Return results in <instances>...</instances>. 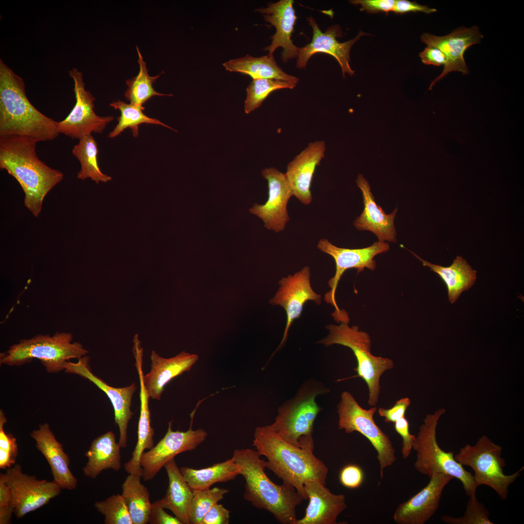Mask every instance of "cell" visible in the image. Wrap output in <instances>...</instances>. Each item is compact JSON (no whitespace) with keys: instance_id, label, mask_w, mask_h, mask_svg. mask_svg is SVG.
<instances>
[{"instance_id":"1","label":"cell","mask_w":524,"mask_h":524,"mask_svg":"<svg viewBox=\"0 0 524 524\" xmlns=\"http://www.w3.org/2000/svg\"><path fill=\"white\" fill-rule=\"evenodd\" d=\"M253 445L267 458L266 468L272 471L283 483L293 487L304 498L305 483L311 480L326 485L328 469L313 454L314 441L302 447L283 440L268 426H258L254 433Z\"/></svg>"},{"instance_id":"2","label":"cell","mask_w":524,"mask_h":524,"mask_svg":"<svg viewBox=\"0 0 524 524\" xmlns=\"http://www.w3.org/2000/svg\"><path fill=\"white\" fill-rule=\"evenodd\" d=\"M37 142L18 136L0 137V167L19 183L25 194L24 205L38 217L43 200L64 178L38 157Z\"/></svg>"},{"instance_id":"3","label":"cell","mask_w":524,"mask_h":524,"mask_svg":"<svg viewBox=\"0 0 524 524\" xmlns=\"http://www.w3.org/2000/svg\"><path fill=\"white\" fill-rule=\"evenodd\" d=\"M59 134L57 122L36 109L27 97L23 79L0 60V137L18 136L37 142Z\"/></svg>"},{"instance_id":"4","label":"cell","mask_w":524,"mask_h":524,"mask_svg":"<svg viewBox=\"0 0 524 524\" xmlns=\"http://www.w3.org/2000/svg\"><path fill=\"white\" fill-rule=\"evenodd\" d=\"M257 450L236 449L232 458L245 480L244 497L255 508L271 513L282 524H296V508L305 500L292 486L277 485L267 475L266 461Z\"/></svg>"},{"instance_id":"5","label":"cell","mask_w":524,"mask_h":524,"mask_svg":"<svg viewBox=\"0 0 524 524\" xmlns=\"http://www.w3.org/2000/svg\"><path fill=\"white\" fill-rule=\"evenodd\" d=\"M327 390L318 381L306 382L294 397L278 408L274 422L267 426L285 442L302 447L305 442L313 440L314 423L322 410L316 398Z\"/></svg>"},{"instance_id":"6","label":"cell","mask_w":524,"mask_h":524,"mask_svg":"<svg viewBox=\"0 0 524 524\" xmlns=\"http://www.w3.org/2000/svg\"><path fill=\"white\" fill-rule=\"evenodd\" d=\"M342 322L339 325L331 324L326 327L328 335L318 342L325 346L340 344L349 348L357 362L354 370L357 377L362 378L368 388V404L376 406L380 392V379L382 374L393 368V361L389 358L376 356L371 351L370 335L361 330L357 326L348 325Z\"/></svg>"},{"instance_id":"7","label":"cell","mask_w":524,"mask_h":524,"mask_svg":"<svg viewBox=\"0 0 524 524\" xmlns=\"http://www.w3.org/2000/svg\"><path fill=\"white\" fill-rule=\"evenodd\" d=\"M71 333L56 332L52 336L38 334L21 340L0 353V363L9 366H20L33 359L39 360L49 373L64 370V364L72 359L85 356L88 351L78 342H72Z\"/></svg>"},{"instance_id":"8","label":"cell","mask_w":524,"mask_h":524,"mask_svg":"<svg viewBox=\"0 0 524 524\" xmlns=\"http://www.w3.org/2000/svg\"><path fill=\"white\" fill-rule=\"evenodd\" d=\"M445 412L439 409L433 414L426 415L420 426L412 449L416 454L415 469L428 477L434 474L443 473L458 479L462 484L466 495H476L473 475L457 462L453 451L446 452L439 445L436 439L438 421Z\"/></svg>"},{"instance_id":"9","label":"cell","mask_w":524,"mask_h":524,"mask_svg":"<svg viewBox=\"0 0 524 524\" xmlns=\"http://www.w3.org/2000/svg\"><path fill=\"white\" fill-rule=\"evenodd\" d=\"M503 448L487 436L481 437L474 445L466 444L454 456L456 460L474 471L475 486L486 485L492 489L502 500L508 498V489L520 475L521 468L511 475H505V460L502 457Z\"/></svg>"},{"instance_id":"10","label":"cell","mask_w":524,"mask_h":524,"mask_svg":"<svg viewBox=\"0 0 524 524\" xmlns=\"http://www.w3.org/2000/svg\"><path fill=\"white\" fill-rule=\"evenodd\" d=\"M340 429L346 433L358 432L365 437L377 453L382 479L385 468L392 465L396 460L395 449L389 438L376 424L374 416L376 407L369 409L362 408L352 394L343 392L337 406Z\"/></svg>"},{"instance_id":"11","label":"cell","mask_w":524,"mask_h":524,"mask_svg":"<svg viewBox=\"0 0 524 524\" xmlns=\"http://www.w3.org/2000/svg\"><path fill=\"white\" fill-rule=\"evenodd\" d=\"M317 247L320 251L331 256L335 262L336 270L334 276L328 281L330 288L325 295L324 299L327 303L333 306L335 309L333 317L341 322L348 316L345 311H341L338 307L335 293L339 282L345 271L351 268L357 270L358 273L364 268L373 271L376 267L374 258L378 254L385 253L390 250V245L387 242H375L368 247L361 248H347L336 246L326 239L319 241Z\"/></svg>"},{"instance_id":"12","label":"cell","mask_w":524,"mask_h":524,"mask_svg":"<svg viewBox=\"0 0 524 524\" xmlns=\"http://www.w3.org/2000/svg\"><path fill=\"white\" fill-rule=\"evenodd\" d=\"M69 74L74 81L76 102L66 118L57 122L59 134L79 140L93 132H102L106 125L114 119V116L97 115L94 110L96 98L85 89L82 73L73 68Z\"/></svg>"},{"instance_id":"13","label":"cell","mask_w":524,"mask_h":524,"mask_svg":"<svg viewBox=\"0 0 524 524\" xmlns=\"http://www.w3.org/2000/svg\"><path fill=\"white\" fill-rule=\"evenodd\" d=\"M193 416L194 413L191 416L190 426L186 431L172 430V421H169L164 437L152 448L143 453L140 465L144 481L153 478L164 465L178 454L193 450L205 441L208 433L204 429H192Z\"/></svg>"},{"instance_id":"14","label":"cell","mask_w":524,"mask_h":524,"mask_svg":"<svg viewBox=\"0 0 524 524\" xmlns=\"http://www.w3.org/2000/svg\"><path fill=\"white\" fill-rule=\"evenodd\" d=\"M5 475L12 493L10 505L18 519L45 505L61 493L62 489L54 481L38 480L34 475L24 474L18 464L7 469Z\"/></svg>"},{"instance_id":"15","label":"cell","mask_w":524,"mask_h":524,"mask_svg":"<svg viewBox=\"0 0 524 524\" xmlns=\"http://www.w3.org/2000/svg\"><path fill=\"white\" fill-rule=\"evenodd\" d=\"M89 362V358L86 356L79 359L76 362L68 361L65 363L64 370L67 373L76 374L89 380L107 395L113 405L115 423L119 429L118 442L121 448H126L128 424L133 415L131 410L132 398L137 387L134 383L121 388L108 385L92 373Z\"/></svg>"},{"instance_id":"16","label":"cell","mask_w":524,"mask_h":524,"mask_svg":"<svg viewBox=\"0 0 524 524\" xmlns=\"http://www.w3.org/2000/svg\"><path fill=\"white\" fill-rule=\"evenodd\" d=\"M261 174L268 182V199L263 204L254 203L249 212L262 219L267 229L279 232L290 219L287 207L292 189L285 174L277 168H264Z\"/></svg>"},{"instance_id":"17","label":"cell","mask_w":524,"mask_h":524,"mask_svg":"<svg viewBox=\"0 0 524 524\" xmlns=\"http://www.w3.org/2000/svg\"><path fill=\"white\" fill-rule=\"evenodd\" d=\"M310 268L303 267L293 275L282 278L278 282L279 287L269 303L283 307L286 313V324L282 340L277 351L286 341L288 331L294 321L300 317L304 304L309 300L316 304L321 303V296L312 289L310 282Z\"/></svg>"},{"instance_id":"18","label":"cell","mask_w":524,"mask_h":524,"mask_svg":"<svg viewBox=\"0 0 524 524\" xmlns=\"http://www.w3.org/2000/svg\"><path fill=\"white\" fill-rule=\"evenodd\" d=\"M483 38L478 27L475 25L471 28L460 27L444 36H439L429 33L422 34V42L428 47L438 49L447 59V63L442 72L431 82L428 89H431L437 82L451 72L468 74L469 71L464 57L465 52L471 46L480 43Z\"/></svg>"},{"instance_id":"19","label":"cell","mask_w":524,"mask_h":524,"mask_svg":"<svg viewBox=\"0 0 524 524\" xmlns=\"http://www.w3.org/2000/svg\"><path fill=\"white\" fill-rule=\"evenodd\" d=\"M306 19L312 29V38L310 43L299 48L296 67L305 68L312 55L317 53H325L334 57L338 62L344 77L345 73L351 76L354 75V71L351 68L349 63L350 51L353 45L360 37L367 34L360 31L354 38L341 43L336 39L342 34L341 29L338 25L330 26L323 33L312 16Z\"/></svg>"},{"instance_id":"20","label":"cell","mask_w":524,"mask_h":524,"mask_svg":"<svg viewBox=\"0 0 524 524\" xmlns=\"http://www.w3.org/2000/svg\"><path fill=\"white\" fill-rule=\"evenodd\" d=\"M427 484L407 501L399 504L393 519L397 524H424L437 511L443 490L454 478L434 474Z\"/></svg>"},{"instance_id":"21","label":"cell","mask_w":524,"mask_h":524,"mask_svg":"<svg viewBox=\"0 0 524 524\" xmlns=\"http://www.w3.org/2000/svg\"><path fill=\"white\" fill-rule=\"evenodd\" d=\"M324 141H315L297 154L287 166L285 173L292 188L293 196L304 205L312 200L311 190L315 169L325 157Z\"/></svg>"},{"instance_id":"22","label":"cell","mask_w":524,"mask_h":524,"mask_svg":"<svg viewBox=\"0 0 524 524\" xmlns=\"http://www.w3.org/2000/svg\"><path fill=\"white\" fill-rule=\"evenodd\" d=\"M304 491L309 500L303 517L296 524H336L339 515L347 508L344 494H336L320 482L306 481Z\"/></svg>"},{"instance_id":"23","label":"cell","mask_w":524,"mask_h":524,"mask_svg":"<svg viewBox=\"0 0 524 524\" xmlns=\"http://www.w3.org/2000/svg\"><path fill=\"white\" fill-rule=\"evenodd\" d=\"M294 0H281L277 2H271L265 8L256 11L263 15L266 22L270 23L276 28L275 33L271 37V44L264 49L268 54L273 55L278 47H282L281 58L283 62L298 57L299 48L293 43L291 39L294 26L297 17L293 8Z\"/></svg>"},{"instance_id":"24","label":"cell","mask_w":524,"mask_h":524,"mask_svg":"<svg viewBox=\"0 0 524 524\" xmlns=\"http://www.w3.org/2000/svg\"><path fill=\"white\" fill-rule=\"evenodd\" d=\"M132 352L140 383V414L137 442L131 453V458L125 463L124 467L128 474L142 476V469L140 465V458L145 450L150 449L154 446V430L151 425V415L148 405L150 397L144 382L143 349L141 344H134L133 346Z\"/></svg>"},{"instance_id":"25","label":"cell","mask_w":524,"mask_h":524,"mask_svg":"<svg viewBox=\"0 0 524 524\" xmlns=\"http://www.w3.org/2000/svg\"><path fill=\"white\" fill-rule=\"evenodd\" d=\"M356 183L362 192L364 209L354 221V226L359 230L371 231L379 241L395 243L397 240L394 219L397 209L390 214H386L377 204L368 182L361 174L358 175Z\"/></svg>"},{"instance_id":"26","label":"cell","mask_w":524,"mask_h":524,"mask_svg":"<svg viewBox=\"0 0 524 524\" xmlns=\"http://www.w3.org/2000/svg\"><path fill=\"white\" fill-rule=\"evenodd\" d=\"M37 449L43 454L50 466L53 480L62 489L72 490L77 485V479L69 468L70 459L62 444L56 439L49 424L44 423L31 433Z\"/></svg>"},{"instance_id":"27","label":"cell","mask_w":524,"mask_h":524,"mask_svg":"<svg viewBox=\"0 0 524 524\" xmlns=\"http://www.w3.org/2000/svg\"><path fill=\"white\" fill-rule=\"evenodd\" d=\"M198 357L183 351L175 357L164 358L153 350L150 371L144 376V382L150 397L160 400L165 386L172 379L191 370Z\"/></svg>"},{"instance_id":"28","label":"cell","mask_w":524,"mask_h":524,"mask_svg":"<svg viewBox=\"0 0 524 524\" xmlns=\"http://www.w3.org/2000/svg\"><path fill=\"white\" fill-rule=\"evenodd\" d=\"M164 467L167 475L168 485L164 497L157 501L162 508L170 510L182 524H190L193 490L184 478L174 458Z\"/></svg>"},{"instance_id":"29","label":"cell","mask_w":524,"mask_h":524,"mask_svg":"<svg viewBox=\"0 0 524 524\" xmlns=\"http://www.w3.org/2000/svg\"><path fill=\"white\" fill-rule=\"evenodd\" d=\"M120 448L112 431L95 438L84 454L87 461L82 469L84 475L95 479L104 470H119L121 467Z\"/></svg>"},{"instance_id":"30","label":"cell","mask_w":524,"mask_h":524,"mask_svg":"<svg viewBox=\"0 0 524 524\" xmlns=\"http://www.w3.org/2000/svg\"><path fill=\"white\" fill-rule=\"evenodd\" d=\"M409 251L422 262L424 266L429 267L441 278L446 285L448 300L452 304L462 292L468 290L475 282L476 271L473 270L461 256H457L450 266L444 267L430 263Z\"/></svg>"},{"instance_id":"31","label":"cell","mask_w":524,"mask_h":524,"mask_svg":"<svg viewBox=\"0 0 524 524\" xmlns=\"http://www.w3.org/2000/svg\"><path fill=\"white\" fill-rule=\"evenodd\" d=\"M223 66L230 72H239L255 79H274L296 84L299 79L284 72L277 65L273 55L261 57L247 55L230 60Z\"/></svg>"},{"instance_id":"32","label":"cell","mask_w":524,"mask_h":524,"mask_svg":"<svg viewBox=\"0 0 524 524\" xmlns=\"http://www.w3.org/2000/svg\"><path fill=\"white\" fill-rule=\"evenodd\" d=\"M180 470L193 490L209 489L215 483L234 480L240 475L239 467L232 458L204 468L182 467Z\"/></svg>"},{"instance_id":"33","label":"cell","mask_w":524,"mask_h":524,"mask_svg":"<svg viewBox=\"0 0 524 524\" xmlns=\"http://www.w3.org/2000/svg\"><path fill=\"white\" fill-rule=\"evenodd\" d=\"M142 476L129 474L122 485L121 495L133 524H147L152 504L147 488L141 482Z\"/></svg>"},{"instance_id":"34","label":"cell","mask_w":524,"mask_h":524,"mask_svg":"<svg viewBox=\"0 0 524 524\" xmlns=\"http://www.w3.org/2000/svg\"><path fill=\"white\" fill-rule=\"evenodd\" d=\"M72 153L79 160L81 168L77 174V178L82 180L90 178L98 184L99 182H107L112 180V177L103 173L98 166L97 155L98 145L92 134L86 135L75 145Z\"/></svg>"},{"instance_id":"35","label":"cell","mask_w":524,"mask_h":524,"mask_svg":"<svg viewBox=\"0 0 524 524\" xmlns=\"http://www.w3.org/2000/svg\"><path fill=\"white\" fill-rule=\"evenodd\" d=\"M110 106L119 110L121 113L120 116L117 118V124L108 135L110 138L118 136L127 128L131 129L132 135L137 137L139 134V126L141 124L160 125L175 131L158 119L150 118L144 114L143 111L145 107L143 106L132 103L128 104L117 100L112 102Z\"/></svg>"},{"instance_id":"36","label":"cell","mask_w":524,"mask_h":524,"mask_svg":"<svg viewBox=\"0 0 524 524\" xmlns=\"http://www.w3.org/2000/svg\"><path fill=\"white\" fill-rule=\"evenodd\" d=\"M136 50L138 56V63L139 65L138 74L131 79L126 81L128 88L125 93L126 99L131 103L142 105L154 96H172L173 95L165 94L157 92L153 86V83L158 79L163 72L154 76L148 73L146 63L137 46Z\"/></svg>"},{"instance_id":"37","label":"cell","mask_w":524,"mask_h":524,"mask_svg":"<svg viewBox=\"0 0 524 524\" xmlns=\"http://www.w3.org/2000/svg\"><path fill=\"white\" fill-rule=\"evenodd\" d=\"M296 85L274 79H255L246 88L244 108L249 114L260 107L272 92L280 89H293Z\"/></svg>"},{"instance_id":"38","label":"cell","mask_w":524,"mask_h":524,"mask_svg":"<svg viewBox=\"0 0 524 524\" xmlns=\"http://www.w3.org/2000/svg\"><path fill=\"white\" fill-rule=\"evenodd\" d=\"M229 492V490L219 487L193 490L189 511L190 524H200L206 513Z\"/></svg>"},{"instance_id":"39","label":"cell","mask_w":524,"mask_h":524,"mask_svg":"<svg viewBox=\"0 0 524 524\" xmlns=\"http://www.w3.org/2000/svg\"><path fill=\"white\" fill-rule=\"evenodd\" d=\"M94 507L104 516L105 524H133L121 494H113L103 501L96 502Z\"/></svg>"},{"instance_id":"40","label":"cell","mask_w":524,"mask_h":524,"mask_svg":"<svg viewBox=\"0 0 524 524\" xmlns=\"http://www.w3.org/2000/svg\"><path fill=\"white\" fill-rule=\"evenodd\" d=\"M465 511L463 516L455 517L442 515L441 519L448 524H493L489 517L490 513L486 507L476 498V495L469 497Z\"/></svg>"},{"instance_id":"41","label":"cell","mask_w":524,"mask_h":524,"mask_svg":"<svg viewBox=\"0 0 524 524\" xmlns=\"http://www.w3.org/2000/svg\"><path fill=\"white\" fill-rule=\"evenodd\" d=\"M7 419L3 410H0V469H6L15 465L18 455L16 440L11 433L4 430Z\"/></svg>"},{"instance_id":"42","label":"cell","mask_w":524,"mask_h":524,"mask_svg":"<svg viewBox=\"0 0 524 524\" xmlns=\"http://www.w3.org/2000/svg\"><path fill=\"white\" fill-rule=\"evenodd\" d=\"M364 473L358 465L349 464L344 466L339 473V480L344 487L356 489L360 487L364 480Z\"/></svg>"},{"instance_id":"43","label":"cell","mask_w":524,"mask_h":524,"mask_svg":"<svg viewBox=\"0 0 524 524\" xmlns=\"http://www.w3.org/2000/svg\"><path fill=\"white\" fill-rule=\"evenodd\" d=\"M394 424L395 430L402 438L401 453L403 458L405 459L409 457L411 453L416 436L410 434L409 424L405 417Z\"/></svg>"},{"instance_id":"44","label":"cell","mask_w":524,"mask_h":524,"mask_svg":"<svg viewBox=\"0 0 524 524\" xmlns=\"http://www.w3.org/2000/svg\"><path fill=\"white\" fill-rule=\"evenodd\" d=\"M410 404L408 397H404L396 402L394 405L389 409L379 408V415L384 418L386 423H394L401 418L405 417L407 409Z\"/></svg>"},{"instance_id":"45","label":"cell","mask_w":524,"mask_h":524,"mask_svg":"<svg viewBox=\"0 0 524 524\" xmlns=\"http://www.w3.org/2000/svg\"><path fill=\"white\" fill-rule=\"evenodd\" d=\"M395 0H354L350 3L360 5V11H365L369 13L392 12Z\"/></svg>"},{"instance_id":"46","label":"cell","mask_w":524,"mask_h":524,"mask_svg":"<svg viewBox=\"0 0 524 524\" xmlns=\"http://www.w3.org/2000/svg\"><path fill=\"white\" fill-rule=\"evenodd\" d=\"M230 512L218 503L214 504L204 515L200 524H228Z\"/></svg>"},{"instance_id":"47","label":"cell","mask_w":524,"mask_h":524,"mask_svg":"<svg viewBox=\"0 0 524 524\" xmlns=\"http://www.w3.org/2000/svg\"><path fill=\"white\" fill-rule=\"evenodd\" d=\"M157 502L152 504L149 516L148 523L150 524H182L176 517L173 516L164 510Z\"/></svg>"},{"instance_id":"48","label":"cell","mask_w":524,"mask_h":524,"mask_svg":"<svg viewBox=\"0 0 524 524\" xmlns=\"http://www.w3.org/2000/svg\"><path fill=\"white\" fill-rule=\"evenodd\" d=\"M437 9L426 5H422L414 1L408 0H395L393 10L397 14H403L409 12H423L427 14L436 12Z\"/></svg>"},{"instance_id":"49","label":"cell","mask_w":524,"mask_h":524,"mask_svg":"<svg viewBox=\"0 0 524 524\" xmlns=\"http://www.w3.org/2000/svg\"><path fill=\"white\" fill-rule=\"evenodd\" d=\"M419 56L425 65L445 66L447 63L445 54L438 49L432 47L427 46L420 53Z\"/></svg>"},{"instance_id":"50","label":"cell","mask_w":524,"mask_h":524,"mask_svg":"<svg viewBox=\"0 0 524 524\" xmlns=\"http://www.w3.org/2000/svg\"><path fill=\"white\" fill-rule=\"evenodd\" d=\"M12 498L11 489L7 483L5 474H0V507L10 505Z\"/></svg>"},{"instance_id":"51","label":"cell","mask_w":524,"mask_h":524,"mask_svg":"<svg viewBox=\"0 0 524 524\" xmlns=\"http://www.w3.org/2000/svg\"><path fill=\"white\" fill-rule=\"evenodd\" d=\"M14 508L11 505L0 507V524L11 523V519Z\"/></svg>"}]
</instances>
